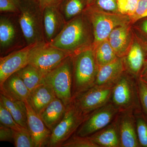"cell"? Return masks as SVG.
<instances>
[{"mask_svg": "<svg viewBox=\"0 0 147 147\" xmlns=\"http://www.w3.org/2000/svg\"><path fill=\"white\" fill-rule=\"evenodd\" d=\"M94 37L90 22L85 12L67 22L50 45L73 55L93 46Z\"/></svg>", "mask_w": 147, "mask_h": 147, "instance_id": "1", "label": "cell"}, {"mask_svg": "<svg viewBox=\"0 0 147 147\" xmlns=\"http://www.w3.org/2000/svg\"><path fill=\"white\" fill-rule=\"evenodd\" d=\"M73 99L94 86L98 70L93 46L72 55Z\"/></svg>", "mask_w": 147, "mask_h": 147, "instance_id": "2", "label": "cell"}, {"mask_svg": "<svg viewBox=\"0 0 147 147\" xmlns=\"http://www.w3.org/2000/svg\"><path fill=\"white\" fill-rule=\"evenodd\" d=\"M18 22L27 45L45 42L43 12L36 0H21Z\"/></svg>", "mask_w": 147, "mask_h": 147, "instance_id": "3", "label": "cell"}, {"mask_svg": "<svg viewBox=\"0 0 147 147\" xmlns=\"http://www.w3.org/2000/svg\"><path fill=\"white\" fill-rule=\"evenodd\" d=\"M110 101L119 113L142 112L138 79L125 71L114 85Z\"/></svg>", "mask_w": 147, "mask_h": 147, "instance_id": "4", "label": "cell"}, {"mask_svg": "<svg viewBox=\"0 0 147 147\" xmlns=\"http://www.w3.org/2000/svg\"><path fill=\"white\" fill-rule=\"evenodd\" d=\"M84 12L92 25L94 37L93 46L108 38L117 27L131 23L129 16L108 12L92 6L88 5Z\"/></svg>", "mask_w": 147, "mask_h": 147, "instance_id": "5", "label": "cell"}, {"mask_svg": "<svg viewBox=\"0 0 147 147\" xmlns=\"http://www.w3.org/2000/svg\"><path fill=\"white\" fill-rule=\"evenodd\" d=\"M42 82L53 88L57 97L65 106L73 100V61L72 55L69 56L57 67L43 76Z\"/></svg>", "mask_w": 147, "mask_h": 147, "instance_id": "6", "label": "cell"}, {"mask_svg": "<svg viewBox=\"0 0 147 147\" xmlns=\"http://www.w3.org/2000/svg\"><path fill=\"white\" fill-rule=\"evenodd\" d=\"M26 46V41L18 22V13H1V57Z\"/></svg>", "mask_w": 147, "mask_h": 147, "instance_id": "7", "label": "cell"}, {"mask_svg": "<svg viewBox=\"0 0 147 147\" xmlns=\"http://www.w3.org/2000/svg\"><path fill=\"white\" fill-rule=\"evenodd\" d=\"M87 117L77 110L72 100L67 106L63 119L52 131L47 146L61 147L76 133Z\"/></svg>", "mask_w": 147, "mask_h": 147, "instance_id": "8", "label": "cell"}, {"mask_svg": "<svg viewBox=\"0 0 147 147\" xmlns=\"http://www.w3.org/2000/svg\"><path fill=\"white\" fill-rule=\"evenodd\" d=\"M71 55L68 52L54 47L50 43L42 42L33 50L29 64L36 67L44 76Z\"/></svg>", "mask_w": 147, "mask_h": 147, "instance_id": "9", "label": "cell"}, {"mask_svg": "<svg viewBox=\"0 0 147 147\" xmlns=\"http://www.w3.org/2000/svg\"><path fill=\"white\" fill-rule=\"evenodd\" d=\"M114 86H94L73 99L77 110L87 117L111 100Z\"/></svg>", "mask_w": 147, "mask_h": 147, "instance_id": "10", "label": "cell"}, {"mask_svg": "<svg viewBox=\"0 0 147 147\" xmlns=\"http://www.w3.org/2000/svg\"><path fill=\"white\" fill-rule=\"evenodd\" d=\"M119 113L110 101L87 116L75 134L81 137H89L107 126Z\"/></svg>", "mask_w": 147, "mask_h": 147, "instance_id": "11", "label": "cell"}, {"mask_svg": "<svg viewBox=\"0 0 147 147\" xmlns=\"http://www.w3.org/2000/svg\"><path fill=\"white\" fill-rule=\"evenodd\" d=\"M42 43V42H41ZM40 43L27 45L0 58V85L11 75L16 73L29 64L30 56L34 49Z\"/></svg>", "mask_w": 147, "mask_h": 147, "instance_id": "12", "label": "cell"}, {"mask_svg": "<svg viewBox=\"0 0 147 147\" xmlns=\"http://www.w3.org/2000/svg\"><path fill=\"white\" fill-rule=\"evenodd\" d=\"M27 125L35 147L47 146L52 131L47 128L40 116L35 111L29 100L26 101Z\"/></svg>", "mask_w": 147, "mask_h": 147, "instance_id": "13", "label": "cell"}, {"mask_svg": "<svg viewBox=\"0 0 147 147\" xmlns=\"http://www.w3.org/2000/svg\"><path fill=\"white\" fill-rule=\"evenodd\" d=\"M122 59L125 71L138 79L146 59V52L144 43L135 34L131 47Z\"/></svg>", "mask_w": 147, "mask_h": 147, "instance_id": "14", "label": "cell"}, {"mask_svg": "<svg viewBox=\"0 0 147 147\" xmlns=\"http://www.w3.org/2000/svg\"><path fill=\"white\" fill-rule=\"evenodd\" d=\"M59 5L46 7L43 11V25L45 42L50 43L60 33L66 24Z\"/></svg>", "mask_w": 147, "mask_h": 147, "instance_id": "15", "label": "cell"}, {"mask_svg": "<svg viewBox=\"0 0 147 147\" xmlns=\"http://www.w3.org/2000/svg\"><path fill=\"white\" fill-rule=\"evenodd\" d=\"M134 37L132 24L129 23L114 29L108 39L117 56L122 58L131 47Z\"/></svg>", "mask_w": 147, "mask_h": 147, "instance_id": "16", "label": "cell"}, {"mask_svg": "<svg viewBox=\"0 0 147 147\" xmlns=\"http://www.w3.org/2000/svg\"><path fill=\"white\" fill-rule=\"evenodd\" d=\"M88 137L99 147H121L119 113L107 126Z\"/></svg>", "mask_w": 147, "mask_h": 147, "instance_id": "17", "label": "cell"}, {"mask_svg": "<svg viewBox=\"0 0 147 147\" xmlns=\"http://www.w3.org/2000/svg\"><path fill=\"white\" fill-rule=\"evenodd\" d=\"M121 147H141L137 135L136 117L133 113H119Z\"/></svg>", "mask_w": 147, "mask_h": 147, "instance_id": "18", "label": "cell"}, {"mask_svg": "<svg viewBox=\"0 0 147 147\" xmlns=\"http://www.w3.org/2000/svg\"><path fill=\"white\" fill-rule=\"evenodd\" d=\"M1 94L12 100L28 101L31 92L17 72L11 75L0 85Z\"/></svg>", "mask_w": 147, "mask_h": 147, "instance_id": "19", "label": "cell"}, {"mask_svg": "<svg viewBox=\"0 0 147 147\" xmlns=\"http://www.w3.org/2000/svg\"><path fill=\"white\" fill-rule=\"evenodd\" d=\"M125 71L122 58H118L113 62L98 68L94 85L114 86Z\"/></svg>", "mask_w": 147, "mask_h": 147, "instance_id": "20", "label": "cell"}, {"mask_svg": "<svg viewBox=\"0 0 147 147\" xmlns=\"http://www.w3.org/2000/svg\"><path fill=\"white\" fill-rule=\"evenodd\" d=\"M56 97L52 87L42 82L31 92L29 101L35 111L40 115Z\"/></svg>", "mask_w": 147, "mask_h": 147, "instance_id": "21", "label": "cell"}, {"mask_svg": "<svg viewBox=\"0 0 147 147\" xmlns=\"http://www.w3.org/2000/svg\"><path fill=\"white\" fill-rule=\"evenodd\" d=\"M67 106L56 97L40 115L47 128L53 131L63 119Z\"/></svg>", "mask_w": 147, "mask_h": 147, "instance_id": "22", "label": "cell"}, {"mask_svg": "<svg viewBox=\"0 0 147 147\" xmlns=\"http://www.w3.org/2000/svg\"><path fill=\"white\" fill-rule=\"evenodd\" d=\"M0 100L10 112L17 123L28 129L27 109L25 102L12 100L2 94H0Z\"/></svg>", "mask_w": 147, "mask_h": 147, "instance_id": "23", "label": "cell"}, {"mask_svg": "<svg viewBox=\"0 0 147 147\" xmlns=\"http://www.w3.org/2000/svg\"><path fill=\"white\" fill-rule=\"evenodd\" d=\"M95 59L98 68L113 62L117 59L108 38L93 46Z\"/></svg>", "mask_w": 147, "mask_h": 147, "instance_id": "24", "label": "cell"}, {"mask_svg": "<svg viewBox=\"0 0 147 147\" xmlns=\"http://www.w3.org/2000/svg\"><path fill=\"white\" fill-rule=\"evenodd\" d=\"M88 0H63L59 5L61 13L66 22L83 13Z\"/></svg>", "mask_w": 147, "mask_h": 147, "instance_id": "25", "label": "cell"}, {"mask_svg": "<svg viewBox=\"0 0 147 147\" xmlns=\"http://www.w3.org/2000/svg\"><path fill=\"white\" fill-rule=\"evenodd\" d=\"M17 73L30 92L42 83L43 75L36 67L29 64Z\"/></svg>", "mask_w": 147, "mask_h": 147, "instance_id": "26", "label": "cell"}, {"mask_svg": "<svg viewBox=\"0 0 147 147\" xmlns=\"http://www.w3.org/2000/svg\"><path fill=\"white\" fill-rule=\"evenodd\" d=\"M135 115L139 144L141 147H147V116L143 111Z\"/></svg>", "mask_w": 147, "mask_h": 147, "instance_id": "27", "label": "cell"}, {"mask_svg": "<svg viewBox=\"0 0 147 147\" xmlns=\"http://www.w3.org/2000/svg\"><path fill=\"white\" fill-rule=\"evenodd\" d=\"M0 122L1 124L16 131H22L28 129L21 126L14 119L10 112L0 100Z\"/></svg>", "mask_w": 147, "mask_h": 147, "instance_id": "28", "label": "cell"}, {"mask_svg": "<svg viewBox=\"0 0 147 147\" xmlns=\"http://www.w3.org/2000/svg\"><path fill=\"white\" fill-rule=\"evenodd\" d=\"M13 142L16 147H35L28 129L22 131L13 130Z\"/></svg>", "mask_w": 147, "mask_h": 147, "instance_id": "29", "label": "cell"}, {"mask_svg": "<svg viewBox=\"0 0 147 147\" xmlns=\"http://www.w3.org/2000/svg\"><path fill=\"white\" fill-rule=\"evenodd\" d=\"M61 147H99L89 138L74 134L61 146Z\"/></svg>", "mask_w": 147, "mask_h": 147, "instance_id": "30", "label": "cell"}, {"mask_svg": "<svg viewBox=\"0 0 147 147\" xmlns=\"http://www.w3.org/2000/svg\"><path fill=\"white\" fill-rule=\"evenodd\" d=\"M139 0H117V5L120 13L130 17L133 15Z\"/></svg>", "mask_w": 147, "mask_h": 147, "instance_id": "31", "label": "cell"}, {"mask_svg": "<svg viewBox=\"0 0 147 147\" xmlns=\"http://www.w3.org/2000/svg\"><path fill=\"white\" fill-rule=\"evenodd\" d=\"M88 5L92 6L108 12L120 13L117 0H94Z\"/></svg>", "mask_w": 147, "mask_h": 147, "instance_id": "32", "label": "cell"}, {"mask_svg": "<svg viewBox=\"0 0 147 147\" xmlns=\"http://www.w3.org/2000/svg\"><path fill=\"white\" fill-rule=\"evenodd\" d=\"M21 0H0L1 13H18Z\"/></svg>", "mask_w": 147, "mask_h": 147, "instance_id": "33", "label": "cell"}, {"mask_svg": "<svg viewBox=\"0 0 147 147\" xmlns=\"http://www.w3.org/2000/svg\"><path fill=\"white\" fill-rule=\"evenodd\" d=\"M132 28L135 34L147 44V17L132 24Z\"/></svg>", "mask_w": 147, "mask_h": 147, "instance_id": "34", "label": "cell"}, {"mask_svg": "<svg viewBox=\"0 0 147 147\" xmlns=\"http://www.w3.org/2000/svg\"><path fill=\"white\" fill-rule=\"evenodd\" d=\"M147 17V0H139L133 15L129 17L131 24Z\"/></svg>", "mask_w": 147, "mask_h": 147, "instance_id": "35", "label": "cell"}, {"mask_svg": "<svg viewBox=\"0 0 147 147\" xmlns=\"http://www.w3.org/2000/svg\"><path fill=\"white\" fill-rule=\"evenodd\" d=\"M139 97L142 111L147 116V87L146 84L138 79Z\"/></svg>", "mask_w": 147, "mask_h": 147, "instance_id": "36", "label": "cell"}, {"mask_svg": "<svg viewBox=\"0 0 147 147\" xmlns=\"http://www.w3.org/2000/svg\"><path fill=\"white\" fill-rule=\"evenodd\" d=\"M13 129L8 127L0 124L1 142H13Z\"/></svg>", "mask_w": 147, "mask_h": 147, "instance_id": "37", "label": "cell"}, {"mask_svg": "<svg viewBox=\"0 0 147 147\" xmlns=\"http://www.w3.org/2000/svg\"><path fill=\"white\" fill-rule=\"evenodd\" d=\"M63 0H38L40 7L42 12L47 6L51 5H59Z\"/></svg>", "mask_w": 147, "mask_h": 147, "instance_id": "38", "label": "cell"}, {"mask_svg": "<svg viewBox=\"0 0 147 147\" xmlns=\"http://www.w3.org/2000/svg\"><path fill=\"white\" fill-rule=\"evenodd\" d=\"M140 81L147 84V60L145 61L138 78Z\"/></svg>", "mask_w": 147, "mask_h": 147, "instance_id": "39", "label": "cell"}, {"mask_svg": "<svg viewBox=\"0 0 147 147\" xmlns=\"http://www.w3.org/2000/svg\"><path fill=\"white\" fill-rule=\"evenodd\" d=\"M144 43L145 46H146V59L147 60V43H145V42H144Z\"/></svg>", "mask_w": 147, "mask_h": 147, "instance_id": "40", "label": "cell"}, {"mask_svg": "<svg viewBox=\"0 0 147 147\" xmlns=\"http://www.w3.org/2000/svg\"><path fill=\"white\" fill-rule=\"evenodd\" d=\"M94 1V0H88V5L90 4L92 2Z\"/></svg>", "mask_w": 147, "mask_h": 147, "instance_id": "41", "label": "cell"}, {"mask_svg": "<svg viewBox=\"0 0 147 147\" xmlns=\"http://www.w3.org/2000/svg\"><path fill=\"white\" fill-rule=\"evenodd\" d=\"M146 84V86L147 87V84Z\"/></svg>", "mask_w": 147, "mask_h": 147, "instance_id": "42", "label": "cell"}, {"mask_svg": "<svg viewBox=\"0 0 147 147\" xmlns=\"http://www.w3.org/2000/svg\"><path fill=\"white\" fill-rule=\"evenodd\" d=\"M36 1H38V0H36Z\"/></svg>", "mask_w": 147, "mask_h": 147, "instance_id": "43", "label": "cell"}]
</instances>
